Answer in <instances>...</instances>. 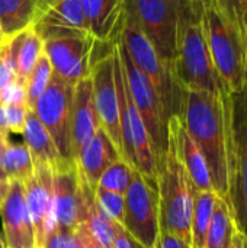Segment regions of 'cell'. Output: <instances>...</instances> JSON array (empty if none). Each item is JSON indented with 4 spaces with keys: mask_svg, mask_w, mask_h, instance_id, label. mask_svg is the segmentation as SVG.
Wrapping results in <instances>:
<instances>
[{
    "mask_svg": "<svg viewBox=\"0 0 247 248\" xmlns=\"http://www.w3.org/2000/svg\"><path fill=\"white\" fill-rule=\"evenodd\" d=\"M234 96L223 87L218 93L182 90L181 118L201 148L215 193L230 205V131Z\"/></svg>",
    "mask_w": 247,
    "mask_h": 248,
    "instance_id": "6da1fadb",
    "label": "cell"
},
{
    "mask_svg": "<svg viewBox=\"0 0 247 248\" xmlns=\"http://www.w3.org/2000/svg\"><path fill=\"white\" fill-rule=\"evenodd\" d=\"M172 74L181 90L218 93L226 87L210 55L201 0L182 1Z\"/></svg>",
    "mask_w": 247,
    "mask_h": 248,
    "instance_id": "7a4b0ae2",
    "label": "cell"
},
{
    "mask_svg": "<svg viewBox=\"0 0 247 248\" xmlns=\"http://www.w3.org/2000/svg\"><path fill=\"white\" fill-rule=\"evenodd\" d=\"M157 187L160 230L191 244V221L197 189L169 137L167 150L157 164Z\"/></svg>",
    "mask_w": 247,
    "mask_h": 248,
    "instance_id": "3957f363",
    "label": "cell"
},
{
    "mask_svg": "<svg viewBox=\"0 0 247 248\" xmlns=\"http://www.w3.org/2000/svg\"><path fill=\"white\" fill-rule=\"evenodd\" d=\"M202 23L215 71L233 94L247 87V46L237 31L208 3L202 1Z\"/></svg>",
    "mask_w": 247,
    "mask_h": 248,
    "instance_id": "277c9868",
    "label": "cell"
},
{
    "mask_svg": "<svg viewBox=\"0 0 247 248\" xmlns=\"http://www.w3.org/2000/svg\"><path fill=\"white\" fill-rule=\"evenodd\" d=\"M181 6V0L124 1V16L146 35L170 73L176 49Z\"/></svg>",
    "mask_w": 247,
    "mask_h": 248,
    "instance_id": "5b68a950",
    "label": "cell"
},
{
    "mask_svg": "<svg viewBox=\"0 0 247 248\" xmlns=\"http://www.w3.org/2000/svg\"><path fill=\"white\" fill-rule=\"evenodd\" d=\"M119 41L127 49L134 65L147 77L156 90L167 119L179 115L182 110V90L176 84L172 73L159 58L156 49L146 35L124 16Z\"/></svg>",
    "mask_w": 247,
    "mask_h": 248,
    "instance_id": "8992f818",
    "label": "cell"
},
{
    "mask_svg": "<svg viewBox=\"0 0 247 248\" xmlns=\"http://www.w3.org/2000/svg\"><path fill=\"white\" fill-rule=\"evenodd\" d=\"M116 54L121 64V70L131 94V99L141 115V119L147 128V132L151 140V145L154 150L156 161L163 158L167 150V116L165 113L163 105L153 89L151 83L147 77L134 65L132 60L130 58L127 49L121 44L119 38L116 41Z\"/></svg>",
    "mask_w": 247,
    "mask_h": 248,
    "instance_id": "52a82bcc",
    "label": "cell"
},
{
    "mask_svg": "<svg viewBox=\"0 0 247 248\" xmlns=\"http://www.w3.org/2000/svg\"><path fill=\"white\" fill-rule=\"evenodd\" d=\"M124 228L143 248H154L160 232V208L157 180L134 171L124 195Z\"/></svg>",
    "mask_w": 247,
    "mask_h": 248,
    "instance_id": "ba28073f",
    "label": "cell"
},
{
    "mask_svg": "<svg viewBox=\"0 0 247 248\" xmlns=\"http://www.w3.org/2000/svg\"><path fill=\"white\" fill-rule=\"evenodd\" d=\"M74 86L52 71L51 80L33 106V113L51 135L58 153L71 158V110Z\"/></svg>",
    "mask_w": 247,
    "mask_h": 248,
    "instance_id": "9c48e42d",
    "label": "cell"
},
{
    "mask_svg": "<svg viewBox=\"0 0 247 248\" xmlns=\"http://www.w3.org/2000/svg\"><path fill=\"white\" fill-rule=\"evenodd\" d=\"M230 206L236 227L247 237V103L234 97L230 131Z\"/></svg>",
    "mask_w": 247,
    "mask_h": 248,
    "instance_id": "30bf717a",
    "label": "cell"
},
{
    "mask_svg": "<svg viewBox=\"0 0 247 248\" xmlns=\"http://www.w3.org/2000/svg\"><path fill=\"white\" fill-rule=\"evenodd\" d=\"M90 78L100 126L106 131L122 158L121 116L115 84V48L111 55L96 61L92 65Z\"/></svg>",
    "mask_w": 247,
    "mask_h": 248,
    "instance_id": "8fae6325",
    "label": "cell"
},
{
    "mask_svg": "<svg viewBox=\"0 0 247 248\" xmlns=\"http://www.w3.org/2000/svg\"><path fill=\"white\" fill-rule=\"evenodd\" d=\"M93 45L95 38L90 35L58 38L44 42V54L52 71L74 86L80 80L90 77Z\"/></svg>",
    "mask_w": 247,
    "mask_h": 248,
    "instance_id": "7c38bea8",
    "label": "cell"
},
{
    "mask_svg": "<svg viewBox=\"0 0 247 248\" xmlns=\"http://www.w3.org/2000/svg\"><path fill=\"white\" fill-rule=\"evenodd\" d=\"M32 29L44 42L90 35L80 0H41Z\"/></svg>",
    "mask_w": 247,
    "mask_h": 248,
    "instance_id": "4fadbf2b",
    "label": "cell"
},
{
    "mask_svg": "<svg viewBox=\"0 0 247 248\" xmlns=\"http://www.w3.org/2000/svg\"><path fill=\"white\" fill-rule=\"evenodd\" d=\"M57 225L76 230L86 221L82 176L73 160H64L52 170Z\"/></svg>",
    "mask_w": 247,
    "mask_h": 248,
    "instance_id": "5bb4252c",
    "label": "cell"
},
{
    "mask_svg": "<svg viewBox=\"0 0 247 248\" xmlns=\"http://www.w3.org/2000/svg\"><path fill=\"white\" fill-rule=\"evenodd\" d=\"M26 206L33 224L35 244L42 246L48 232L57 225L52 170L45 166L33 167V176L23 182Z\"/></svg>",
    "mask_w": 247,
    "mask_h": 248,
    "instance_id": "9a60e30c",
    "label": "cell"
},
{
    "mask_svg": "<svg viewBox=\"0 0 247 248\" xmlns=\"http://www.w3.org/2000/svg\"><path fill=\"white\" fill-rule=\"evenodd\" d=\"M0 215L6 248H33L35 231L26 206L25 187L19 180H10L4 198L0 201Z\"/></svg>",
    "mask_w": 247,
    "mask_h": 248,
    "instance_id": "2e32d148",
    "label": "cell"
},
{
    "mask_svg": "<svg viewBox=\"0 0 247 248\" xmlns=\"http://www.w3.org/2000/svg\"><path fill=\"white\" fill-rule=\"evenodd\" d=\"M167 137L173 141L178 155L182 160L185 169L188 170L195 189L197 190H214L205 157L201 148L198 147V144L186 131L185 124L179 115L169 118Z\"/></svg>",
    "mask_w": 247,
    "mask_h": 248,
    "instance_id": "e0dca14e",
    "label": "cell"
},
{
    "mask_svg": "<svg viewBox=\"0 0 247 248\" xmlns=\"http://www.w3.org/2000/svg\"><path fill=\"white\" fill-rule=\"evenodd\" d=\"M100 128L93 99L92 78L86 77L74 84L71 110V158L77 157L84 142Z\"/></svg>",
    "mask_w": 247,
    "mask_h": 248,
    "instance_id": "ac0fdd59",
    "label": "cell"
},
{
    "mask_svg": "<svg viewBox=\"0 0 247 248\" xmlns=\"http://www.w3.org/2000/svg\"><path fill=\"white\" fill-rule=\"evenodd\" d=\"M119 158L121 154L118 148L114 145L106 131L100 126L84 142L77 157L74 158V163L82 177L86 180L90 189L95 190L103 171Z\"/></svg>",
    "mask_w": 247,
    "mask_h": 248,
    "instance_id": "d6986e66",
    "label": "cell"
},
{
    "mask_svg": "<svg viewBox=\"0 0 247 248\" xmlns=\"http://www.w3.org/2000/svg\"><path fill=\"white\" fill-rule=\"evenodd\" d=\"M89 33L95 41L112 44L119 38L124 23L125 0H80Z\"/></svg>",
    "mask_w": 247,
    "mask_h": 248,
    "instance_id": "ffe728a7",
    "label": "cell"
},
{
    "mask_svg": "<svg viewBox=\"0 0 247 248\" xmlns=\"http://www.w3.org/2000/svg\"><path fill=\"white\" fill-rule=\"evenodd\" d=\"M22 135H23V142L29 148L33 167L45 166L54 170L66 160L58 153L51 135L47 132L44 125L39 122V119L31 109L28 110Z\"/></svg>",
    "mask_w": 247,
    "mask_h": 248,
    "instance_id": "44dd1931",
    "label": "cell"
},
{
    "mask_svg": "<svg viewBox=\"0 0 247 248\" xmlns=\"http://www.w3.org/2000/svg\"><path fill=\"white\" fill-rule=\"evenodd\" d=\"M9 44L15 62L16 77L19 81L25 83L31 71L33 70L38 58L44 52V41L32 28H29L9 38Z\"/></svg>",
    "mask_w": 247,
    "mask_h": 248,
    "instance_id": "7402d4cb",
    "label": "cell"
},
{
    "mask_svg": "<svg viewBox=\"0 0 247 248\" xmlns=\"http://www.w3.org/2000/svg\"><path fill=\"white\" fill-rule=\"evenodd\" d=\"M41 0H0V28L12 38L33 26Z\"/></svg>",
    "mask_w": 247,
    "mask_h": 248,
    "instance_id": "603a6c76",
    "label": "cell"
},
{
    "mask_svg": "<svg viewBox=\"0 0 247 248\" xmlns=\"http://www.w3.org/2000/svg\"><path fill=\"white\" fill-rule=\"evenodd\" d=\"M218 198L215 190H195L191 221V248H204Z\"/></svg>",
    "mask_w": 247,
    "mask_h": 248,
    "instance_id": "cb8c5ba5",
    "label": "cell"
},
{
    "mask_svg": "<svg viewBox=\"0 0 247 248\" xmlns=\"http://www.w3.org/2000/svg\"><path fill=\"white\" fill-rule=\"evenodd\" d=\"M3 173L9 180L26 182L33 176V161L26 144H17L10 141V135H7L3 148L1 157Z\"/></svg>",
    "mask_w": 247,
    "mask_h": 248,
    "instance_id": "d4e9b609",
    "label": "cell"
},
{
    "mask_svg": "<svg viewBox=\"0 0 247 248\" xmlns=\"http://www.w3.org/2000/svg\"><path fill=\"white\" fill-rule=\"evenodd\" d=\"M234 230L236 221L231 206L224 199L218 198L207 232L204 248H229Z\"/></svg>",
    "mask_w": 247,
    "mask_h": 248,
    "instance_id": "484cf974",
    "label": "cell"
},
{
    "mask_svg": "<svg viewBox=\"0 0 247 248\" xmlns=\"http://www.w3.org/2000/svg\"><path fill=\"white\" fill-rule=\"evenodd\" d=\"M211 4L239 33L247 46V0H202Z\"/></svg>",
    "mask_w": 247,
    "mask_h": 248,
    "instance_id": "4316f807",
    "label": "cell"
},
{
    "mask_svg": "<svg viewBox=\"0 0 247 248\" xmlns=\"http://www.w3.org/2000/svg\"><path fill=\"white\" fill-rule=\"evenodd\" d=\"M134 171H135V167L128 164L125 160L119 158L103 171L96 187H100V189H105L109 192H115L119 195H125V192L132 180Z\"/></svg>",
    "mask_w": 247,
    "mask_h": 248,
    "instance_id": "83f0119b",
    "label": "cell"
},
{
    "mask_svg": "<svg viewBox=\"0 0 247 248\" xmlns=\"http://www.w3.org/2000/svg\"><path fill=\"white\" fill-rule=\"evenodd\" d=\"M52 76V67L47 58V55L42 52L41 57L38 58L33 70L31 71V74L28 76L26 81H25V87H26V105L28 108L32 110L36 100L39 99V96L44 93V90L47 89L49 80Z\"/></svg>",
    "mask_w": 247,
    "mask_h": 248,
    "instance_id": "f1b7e54d",
    "label": "cell"
},
{
    "mask_svg": "<svg viewBox=\"0 0 247 248\" xmlns=\"http://www.w3.org/2000/svg\"><path fill=\"white\" fill-rule=\"evenodd\" d=\"M95 201L105 217H108L111 221H114L116 224L124 225V217H125L124 195L96 187L95 189Z\"/></svg>",
    "mask_w": 247,
    "mask_h": 248,
    "instance_id": "f546056e",
    "label": "cell"
},
{
    "mask_svg": "<svg viewBox=\"0 0 247 248\" xmlns=\"http://www.w3.org/2000/svg\"><path fill=\"white\" fill-rule=\"evenodd\" d=\"M29 108L0 102V131L7 134H22Z\"/></svg>",
    "mask_w": 247,
    "mask_h": 248,
    "instance_id": "4dcf8cb0",
    "label": "cell"
},
{
    "mask_svg": "<svg viewBox=\"0 0 247 248\" xmlns=\"http://www.w3.org/2000/svg\"><path fill=\"white\" fill-rule=\"evenodd\" d=\"M44 248H79L74 230H67L60 225H55L47 235Z\"/></svg>",
    "mask_w": 247,
    "mask_h": 248,
    "instance_id": "1f68e13d",
    "label": "cell"
},
{
    "mask_svg": "<svg viewBox=\"0 0 247 248\" xmlns=\"http://www.w3.org/2000/svg\"><path fill=\"white\" fill-rule=\"evenodd\" d=\"M16 80H17V77H16L15 62H13V57L10 52V44H9V38H7L0 45V90L9 84H12Z\"/></svg>",
    "mask_w": 247,
    "mask_h": 248,
    "instance_id": "d6a6232c",
    "label": "cell"
},
{
    "mask_svg": "<svg viewBox=\"0 0 247 248\" xmlns=\"http://www.w3.org/2000/svg\"><path fill=\"white\" fill-rule=\"evenodd\" d=\"M0 102L1 103H10V105H26V87L25 83L16 80L12 84L6 86L0 90Z\"/></svg>",
    "mask_w": 247,
    "mask_h": 248,
    "instance_id": "836d02e7",
    "label": "cell"
},
{
    "mask_svg": "<svg viewBox=\"0 0 247 248\" xmlns=\"http://www.w3.org/2000/svg\"><path fill=\"white\" fill-rule=\"evenodd\" d=\"M154 248H191V244L178 238L176 235L169 234L167 231L160 230Z\"/></svg>",
    "mask_w": 247,
    "mask_h": 248,
    "instance_id": "e575fe53",
    "label": "cell"
},
{
    "mask_svg": "<svg viewBox=\"0 0 247 248\" xmlns=\"http://www.w3.org/2000/svg\"><path fill=\"white\" fill-rule=\"evenodd\" d=\"M112 248H143L121 225L116 224L115 230V238H114V247Z\"/></svg>",
    "mask_w": 247,
    "mask_h": 248,
    "instance_id": "d590c367",
    "label": "cell"
},
{
    "mask_svg": "<svg viewBox=\"0 0 247 248\" xmlns=\"http://www.w3.org/2000/svg\"><path fill=\"white\" fill-rule=\"evenodd\" d=\"M74 232H76V237H77V240L84 246V248H103L92 235H90V232H89V230H87V227H86V224L83 222L82 225H79L76 230H74Z\"/></svg>",
    "mask_w": 247,
    "mask_h": 248,
    "instance_id": "8d00e7d4",
    "label": "cell"
},
{
    "mask_svg": "<svg viewBox=\"0 0 247 248\" xmlns=\"http://www.w3.org/2000/svg\"><path fill=\"white\" fill-rule=\"evenodd\" d=\"M229 248H247V237L237 227L233 232V238Z\"/></svg>",
    "mask_w": 247,
    "mask_h": 248,
    "instance_id": "74e56055",
    "label": "cell"
},
{
    "mask_svg": "<svg viewBox=\"0 0 247 248\" xmlns=\"http://www.w3.org/2000/svg\"><path fill=\"white\" fill-rule=\"evenodd\" d=\"M7 135H10V134H7V132H4V131H0V182H4V180H9L6 176H4V173H3V166H1V157H3V148H4V141H6V138H7Z\"/></svg>",
    "mask_w": 247,
    "mask_h": 248,
    "instance_id": "f35d334b",
    "label": "cell"
},
{
    "mask_svg": "<svg viewBox=\"0 0 247 248\" xmlns=\"http://www.w3.org/2000/svg\"><path fill=\"white\" fill-rule=\"evenodd\" d=\"M4 39H6V38H4V35H3V32H1V28H0V45L4 42Z\"/></svg>",
    "mask_w": 247,
    "mask_h": 248,
    "instance_id": "ab89813d",
    "label": "cell"
},
{
    "mask_svg": "<svg viewBox=\"0 0 247 248\" xmlns=\"http://www.w3.org/2000/svg\"><path fill=\"white\" fill-rule=\"evenodd\" d=\"M0 248H6V244L3 243V240H1V237H0Z\"/></svg>",
    "mask_w": 247,
    "mask_h": 248,
    "instance_id": "60d3db41",
    "label": "cell"
},
{
    "mask_svg": "<svg viewBox=\"0 0 247 248\" xmlns=\"http://www.w3.org/2000/svg\"><path fill=\"white\" fill-rule=\"evenodd\" d=\"M76 238H77V237H76ZM77 243H79V248H84V246H83V244H82V243H80L79 240H77Z\"/></svg>",
    "mask_w": 247,
    "mask_h": 248,
    "instance_id": "b9f144b4",
    "label": "cell"
},
{
    "mask_svg": "<svg viewBox=\"0 0 247 248\" xmlns=\"http://www.w3.org/2000/svg\"><path fill=\"white\" fill-rule=\"evenodd\" d=\"M33 248H44V247H42V246H38V244H35V247Z\"/></svg>",
    "mask_w": 247,
    "mask_h": 248,
    "instance_id": "7bdbcfd3",
    "label": "cell"
},
{
    "mask_svg": "<svg viewBox=\"0 0 247 248\" xmlns=\"http://www.w3.org/2000/svg\"><path fill=\"white\" fill-rule=\"evenodd\" d=\"M181 1H194V0H181Z\"/></svg>",
    "mask_w": 247,
    "mask_h": 248,
    "instance_id": "ee69618b",
    "label": "cell"
}]
</instances>
